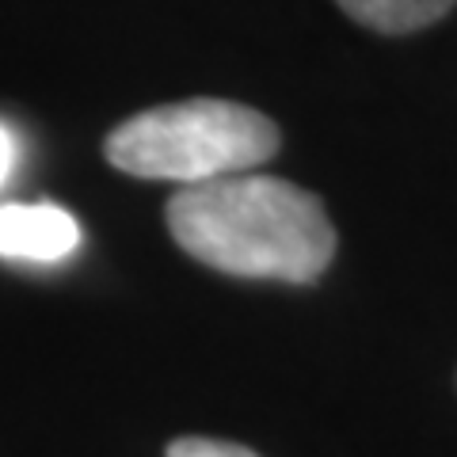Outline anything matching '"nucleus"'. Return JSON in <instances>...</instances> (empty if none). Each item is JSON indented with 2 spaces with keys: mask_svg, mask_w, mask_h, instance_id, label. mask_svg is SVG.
<instances>
[{
  "mask_svg": "<svg viewBox=\"0 0 457 457\" xmlns=\"http://www.w3.org/2000/svg\"><path fill=\"white\" fill-rule=\"evenodd\" d=\"M80 248V225L54 203L0 206V255L20 263H62Z\"/></svg>",
  "mask_w": 457,
  "mask_h": 457,
  "instance_id": "7ed1b4c3",
  "label": "nucleus"
},
{
  "mask_svg": "<svg viewBox=\"0 0 457 457\" xmlns=\"http://www.w3.org/2000/svg\"><path fill=\"white\" fill-rule=\"evenodd\" d=\"M278 149L267 114L228 99H183L149 107L107 134V161L137 179H171L183 187L255 171Z\"/></svg>",
  "mask_w": 457,
  "mask_h": 457,
  "instance_id": "f03ea898",
  "label": "nucleus"
},
{
  "mask_svg": "<svg viewBox=\"0 0 457 457\" xmlns=\"http://www.w3.org/2000/svg\"><path fill=\"white\" fill-rule=\"evenodd\" d=\"M168 457H260V453L221 438H176L168 446Z\"/></svg>",
  "mask_w": 457,
  "mask_h": 457,
  "instance_id": "39448f33",
  "label": "nucleus"
},
{
  "mask_svg": "<svg viewBox=\"0 0 457 457\" xmlns=\"http://www.w3.org/2000/svg\"><path fill=\"white\" fill-rule=\"evenodd\" d=\"M16 153H20V145H16V134H12L8 126L0 122V187H4V183H8L12 168H16Z\"/></svg>",
  "mask_w": 457,
  "mask_h": 457,
  "instance_id": "423d86ee",
  "label": "nucleus"
},
{
  "mask_svg": "<svg viewBox=\"0 0 457 457\" xmlns=\"http://www.w3.org/2000/svg\"><path fill=\"white\" fill-rule=\"evenodd\" d=\"M351 20L374 27L381 35H408L442 20L457 0H336Z\"/></svg>",
  "mask_w": 457,
  "mask_h": 457,
  "instance_id": "20e7f679",
  "label": "nucleus"
},
{
  "mask_svg": "<svg viewBox=\"0 0 457 457\" xmlns=\"http://www.w3.org/2000/svg\"><path fill=\"white\" fill-rule=\"evenodd\" d=\"M168 228L198 263L237 278L312 282L336 255V228L320 198L260 171L176 191Z\"/></svg>",
  "mask_w": 457,
  "mask_h": 457,
  "instance_id": "f257e3e1",
  "label": "nucleus"
}]
</instances>
